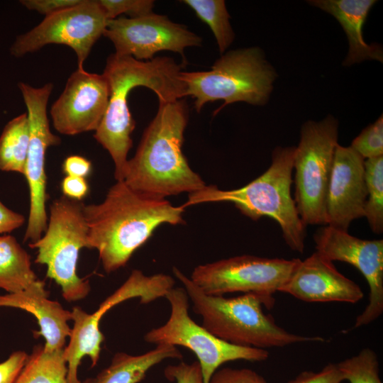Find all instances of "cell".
I'll return each mask as SVG.
<instances>
[{
    "label": "cell",
    "mask_w": 383,
    "mask_h": 383,
    "mask_svg": "<svg viewBox=\"0 0 383 383\" xmlns=\"http://www.w3.org/2000/svg\"><path fill=\"white\" fill-rule=\"evenodd\" d=\"M276 77L274 69L257 47L230 50L222 54L210 70L182 71L179 77L186 87V96L194 99L197 112L208 102L224 101L213 115L238 101L265 105Z\"/></svg>",
    "instance_id": "obj_6"
},
{
    "label": "cell",
    "mask_w": 383,
    "mask_h": 383,
    "mask_svg": "<svg viewBox=\"0 0 383 383\" xmlns=\"http://www.w3.org/2000/svg\"><path fill=\"white\" fill-rule=\"evenodd\" d=\"M91 168L89 160L77 155L67 157L62 163V171L67 176L85 178L91 173Z\"/></svg>",
    "instance_id": "obj_36"
},
{
    "label": "cell",
    "mask_w": 383,
    "mask_h": 383,
    "mask_svg": "<svg viewBox=\"0 0 383 383\" xmlns=\"http://www.w3.org/2000/svg\"><path fill=\"white\" fill-rule=\"evenodd\" d=\"M30 142L27 113L9 121L0 135V170L24 174Z\"/></svg>",
    "instance_id": "obj_23"
},
{
    "label": "cell",
    "mask_w": 383,
    "mask_h": 383,
    "mask_svg": "<svg viewBox=\"0 0 383 383\" xmlns=\"http://www.w3.org/2000/svg\"><path fill=\"white\" fill-rule=\"evenodd\" d=\"M300 260L243 255L199 265L189 278L207 294H252L271 309L273 295L288 281Z\"/></svg>",
    "instance_id": "obj_10"
},
{
    "label": "cell",
    "mask_w": 383,
    "mask_h": 383,
    "mask_svg": "<svg viewBox=\"0 0 383 383\" xmlns=\"http://www.w3.org/2000/svg\"><path fill=\"white\" fill-rule=\"evenodd\" d=\"M168 358L182 359V354L176 346L170 345H158L138 355L119 352L107 367L84 383H139L152 367Z\"/></svg>",
    "instance_id": "obj_21"
},
{
    "label": "cell",
    "mask_w": 383,
    "mask_h": 383,
    "mask_svg": "<svg viewBox=\"0 0 383 383\" xmlns=\"http://www.w3.org/2000/svg\"><path fill=\"white\" fill-rule=\"evenodd\" d=\"M184 210L116 181L103 201L84 206L89 249L98 251L107 273L114 272L127 264L158 226L184 223Z\"/></svg>",
    "instance_id": "obj_1"
},
{
    "label": "cell",
    "mask_w": 383,
    "mask_h": 383,
    "mask_svg": "<svg viewBox=\"0 0 383 383\" xmlns=\"http://www.w3.org/2000/svg\"><path fill=\"white\" fill-rule=\"evenodd\" d=\"M60 187L64 196L75 201H82L89 191L85 178L67 175L62 179Z\"/></svg>",
    "instance_id": "obj_35"
},
{
    "label": "cell",
    "mask_w": 383,
    "mask_h": 383,
    "mask_svg": "<svg viewBox=\"0 0 383 383\" xmlns=\"http://www.w3.org/2000/svg\"><path fill=\"white\" fill-rule=\"evenodd\" d=\"M209 383H267L256 372L248 368L225 367L212 375Z\"/></svg>",
    "instance_id": "obj_30"
},
{
    "label": "cell",
    "mask_w": 383,
    "mask_h": 383,
    "mask_svg": "<svg viewBox=\"0 0 383 383\" xmlns=\"http://www.w3.org/2000/svg\"><path fill=\"white\" fill-rule=\"evenodd\" d=\"M172 270L192 302L194 311L201 316V326L226 342L265 350L324 341L321 337L294 334L277 325L271 316L264 313L263 302L256 295L243 294L231 298L209 295L177 267Z\"/></svg>",
    "instance_id": "obj_5"
},
{
    "label": "cell",
    "mask_w": 383,
    "mask_h": 383,
    "mask_svg": "<svg viewBox=\"0 0 383 383\" xmlns=\"http://www.w3.org/2000/svg\"><path fill=\"white\" fill-rule=\"evenodd\" d=\"M367 201L365 217L371 230L383 231V156L365 160Z\"/></svg>",
    "instance_id": "obj_26"
},
{
    "label": "cell",
    "mask_w": 383,
    "mask_h": 383,
    "mask_svg": "<svg viewBox=\"0 0 383 383\" xmlns=\"http://www.w3.org/2000/svg\"><path fill=\"white\" fill-rule=\"evenodd\" d=\"M82 0H22L20 3L26 9L45 16L74 6Z\"/></svg>",
    "instance_id": "obj_34"
},
{
    "label": "cell",
    "mask_w": 383,
    "mask_h": 383,
    "mask_svg": "<svg viewBox=\"0 0 383 383\" xmlns=\"http://www.w3.org/2000/svg\"><path fill=\"white\" fill-rule=\"evenodd\" d=\"M28 357V355L24 351L18 350L0 362V383H14Z\"/></svg>",
    "instance_id": "obj_33"
},
{
    "label": "cell",
    "mask_w": 383,
    "mask_h": 383,
    "mask_svg": "<svg viewBox=\"0 0 383 383\" xmlns=\"http://www.w3.org/2000/svg\"><path fill=\"white\" fill-rule=\"evenodd\" d=\"M48 295L44 282L38 280L23 292L0 295V307H13L32 313L40 326V331L35 333L37 336L45 340L44 349L62 350L71 333L67 322L72 320V313L57 301L50 300Z\"/></svg>",
    "instance_id": "obj_18"
},
{
    "label": "cell",
    "mask_w": 383,
    "mask_h": 383,
    "mask_svg": "<svg viewBox=\"0 0 383 383\" xmlns=\"http://www.w3.org/2000/svg\"><path fill=\"white\" fill-rule=\"evenodd\" d=\"M103 35L112 42L115 53L140 61L150 60L157 52L167 50L181 55L185 62V48L200 46L202 43L185 26L153 12L136 18L109 20Z\"/></svg>",
    "instance_id": "obj_13"
},
{
    "label": "cell",
    "mask_w": 383,
    "mask_h": 383,
    "mask_svg": "<svg viewBox=\"0 0 383 383\" xmlns=\"http://www.w3.org/2000/svg\"><path fill=\"white\" fill-rule=\"evenodd\" d=\"M316 250L331 261L356 267L369 287L368 304L357 316L354 328L368 325L383 313V240H363L328 225L316 230Z\"/></svg>",
    "instance_id": "obj_14"
},
{
    "label": "cell",
    "mask_w": 383,
    "mask_h": 383,
    "mask_svg": "<svg viewBox=\"0 0 383 383\" xmlns=\"http://www.w3.org/2000/svg\"><path fill=\"white\" fill-rule=\"evenodd\" d=\"M18 85L30 125L29 148L23 174L29 188L30 209L23 241L33 243L43 235L48 226L45 153L49 147L58 145L60 138L51 131L47 114L53 84L47 83L37 88L24 82H18Z\"/></svg>",
    "instance_id": "obj_11"
},
{
    "label": "cell",
    "mask_w": 383,
    "mask_h": 383,
    "mask_svg": "<svg viewBox=\"0 0 383 383\" xmlns=\"http://www.w3.org/2000/svg\"><path fill=\"white\" fill-rule=\"evenodd\" d=\"M365 160L350 146L338 145L334 154L326 204V225L348 231L365 216L367 201Z\"/></svg>",
    "instance_id": "obj_16"
},
{
    "label": "cell",
    "mask_w": 383,
    "mask_h": 383,
    "mask_svg": "<svg viewBox=\"0 0 383 383\" xmlns=\"http://www.w3.org/2000/svg\"><path fill=\"white\" fill-rule=\"evenodd\" d=\"M343 381L337 363H328L319 372H303L288 383H341Z\"/></svg>",
    "instance_id": "obj_32"
},
{
    "label": "cell",
    "mask_w": 383,
    "mask_h": 383,
    "mask_svg": "<svg viewBox=\"0 0 383 383\" xmlns=\"http://www.w3.org/2000/svg\"><path fill=\"white\" fill-rule=\"evenodd\" d=\"M337 365L344 380L350 383H382L377 355L371 348H364Z\"/></svg>",
    "instance_id": "obj_27"
},
{
    "label": "cell",
    "mask_w": 383,
    "mask_h": 383,
    "mask_svg": "<svg viewBox=\"0 0 383 383\" xmlns=\"http://www.w3.org/2000/svg\"><path fill=\"white\" fill-rule=\"evenodd\" d=\"M165 377L176 383H204L200 365L197 361L191 364L181 362L170 365L164 370Z\"/></svg>",
    "instance_id": "obj_31"
},
{
    "label": "cell",
    "mask_w": 383,
    "mask_h": 383,
    "mask_svg": "<svg viewBox=\"0 0 383 383\" xmlns=\"http://www.w3.org/2000/svg\"><path fill=\"white\" fill-rule=\"evenodd\" d=\"M108 21L98 0H82L77 5L45 16L30 30L16 37L10 52L20 57L47 45H65L74 51L77 68H84V61L103 35Z\"/></svg>",
    "instance_id": "obj_12"
},
{
    "label": "cell",
    "mask_w": 383,
    "mask_h": 383,
    "mask_svg": "<svg viewBox=\"0 0 383 383\" xmlns=\"http://www.w3.org/2000/svg\"><path fill=\"white\" fill-rule=\"evenodd\" d=\"M338 123L332 116L305 122L295 147L294 201L306 226L326 225V204L338 144Z\"/></svg>",
    "instance_id": "obj_8"
},
{
    "label": "cell",
    "mask_w": 383,
    "mask_h": 383,
    "mask_svg": "<svg viewBox=\"0 0 383 383\" xmlns=\"http://www.w3.org/2000/svg\"><path fill=\"white\" fill-rule=\"evenodd\" d=\"M182 2L209 26L216 40L221 55L223 54L235 38L225 1L184 0Z\"/></svg>",
    "instance_id": "obj_25"
},
{
    "label": "cell",
    "mask_w": 383,
    "mask_h": 383,
    "mask_svg": "<svg viewBox=\"0 0 383 383\" xmlns=\"http://www.w3.org/2000/svg\"><path fill=\"white\" fill-rule=\"evenodd\" d=\"M165 297L170 305V317L162 326L147 332L144 340L156 345H179L192 351L198 359L204 383H209L213 373L227 362H260L268 358L269 353L265 349L229 343L197 324L189 316V299L184 288L173 287Z\"/></svg>",
    "instance_id": "obj_9"
},
{
    "label": "cell",
    "mask_w": 383,
    "mask_h": 383,
    "mask_svg": "<svg viewBox=\"0 0 383 383\" xmlns=\"http://www.w3.org/2000/svg\"><path fill=\"white\" fill-rule=\"evenodd\" d=\"M350 147L364 160L383 156V117L366 127L353 140Z\"/></svg>",
    "instance_id": "obj_28"
},
{
    "label": "cell",
    "mask_w": 383,
    "mask_h": 383,
    "mask_svg": "<svg viewBox=\"0 0 383 383\" xmlns=\"http://www.w3.org/2000/svg\"><path fill=\"white\" fill-rule=\"evenodd\" d=\"M108 20L126 14L136 18L152 12L154 1L151 0H98Z\"/></svg>",
    "instance_id": "obj_29"
},
{
    "label": "cell",
    "mask_w": 383,
    "mask_h": 383,
    "mask_svg": "<svg viewBox=\"0 0 383 383\" xmlns=\"http://www.w3.org/2000/svg\"><path fill=\"white\" fill-rule=\"evenodd\" d=\"M182 67L168 57L148 61L115 52L108 57L102 74L109 85V100L94 138L111 155L116 181H123L128 154L133 146L131 134L135 128L128 105L130 91L145 87L155 93L159 102L182 99L186 96L184 83L179 78Z\"/></svg>",
    "instance_id": "obj_2"
},
{
    "label": "cell",
    "mask_w": 383,
    "mask_h": 383,
    "mask_svg": "<svg viewBox=\"0 0 383 383\" xmlns=\"http://www.w3.org/2000/svg\"><path fill=\"white\" fill-rule=\"evenodd\" d=\"M295 147H277L272 162L260 177L236 189L222 190L216 185L188 194L184 208L203 203L230 202L253 221L268 216L279 225L286 244L302 253L306 235V225L301 219L291 196Z\"/></svg>",
    "instance_id": "obj_4"
},
{
    "label": "cell",
    "mask_w": 383,
    "mask_h": 383,
    "mask_svg": "<svg viewBox=\"0 0 383 383\" xmlns=\"http://www.w3.org/2000/svg\"><path fill=\"white\" fill-rule=\"evenodd\" d=\"M188 106L182 99L159 102L156 115L143 132L135 155L128 160L123 181L150 196L188 194L206 184L189 166L182 152Z\"/></svg>",
    "instance_id": "obj_3"
},
{
    "label": "cell",
    "mask_w": 383,
    "mask_h": 383,
    "mask_svg": "<svg viewBox=\"0 0 383 383\" xmlns=\"http://www.w3.org/2000/svg\"><path fill=\"white\" fill-rule=\"evenodd\" d=\"M39 279L30 256L10 235H0V289L16 294L31 288Z\"/></svg>",
    "instance_id": "obj_22"
},
{
    "label": "cell",
    "mask_w": 383,
    "mask_h": 383,
    "mask_svg": "<svg viewBox=\"0 0 383 383\" xmlns=\"http://www.w3.org/2000/svg\"><path fill=\"white\" fill-rule=\"evenodd\" d=\"M25 217L6 206L0 200V235H6L21 227Z\"/></svg>",
    "instance_id": "obj_37"
},
{
    "label": "cell",
    "mask_w": 383,
    "mask_h": 383,
    "mask_svg": "<svg viewBox=\"0 0 383 383\" xmlns=\"http://www.w3.org/2000/svg\"><path fill=\"white\" fill-rule=\"evenodd\" d=\"M70 341L63 350V356L67 365V382H81L77 377V370L81 360L88 355L91 360V367L99 360L101 345L104 335L100 331L99 323L103 315L97 310L88 313L80 307L72 308Z\"/></svg>",
    "instance_id": "obj_20"
},
{
    "label": "cell",
    "mask_w": 383,
    "mask_h": 383,
    "mask_svg": "<svg viewBox=\"0 0 383 383\" xmlns=\"http://www.w3.org/2000/svg\"><path fill=\"white\" fill-rule=\"evenodd\" d=\"M63 350H46L36 345L14 383H68Z\"/></svg>",
    "instance_id": "obj_24"
},
{
    "label": "cell",
    "mask_w": 383,
    "mask_h": 383,
    "mask_svg": "<svg viewBox=\"0 0 383 383\" xmlns=\"http://www.w3.org/2000/svg\"><path fill=\"white\" fill-rule=\"evenodd\" d=\"M308 2L332 15L343 27L349 43V50L343 65L350 66L364 60L382 62L381 46L366 43L362 36L363 25L376 1L313 0Z\"/></svg>",
    "instance_id": "obj_19"
},
{
    "label": "cell",
    "mask_w": 383,
    "mask_h": 383,
    "mask_svg": "<svg viewBox=\"0 0 383 383\" xmlns=\"http://www.w3.org/2000/svg\"><path fill=\"white\" fill-rule=\"evenodd\" d=\"M109 96V85L103 74L77 68L50 108L55 129L67 135L95 131L106 112Z\"/></svg>",
    "instance_id": "obj_15"
},
{
    "label": "cell",
    "mask_w": 383,
    "mask_h": 383,
    "mask_svg": "<svg viewBox=\"0 0 383 383\" xmlns=\"http://www.w3.org/2000/svg\"><path fill=\"white\" fill-rule=\"evenodd\" d=\"M279 292L306 302L354 304L364 295L357 284L341 274L332 261L317 251L300 260Z\"/></svg>",
    "instance_id": "obj_17"
},
{
    "label": "cell",
    "mask_w": 383,
    "mask_h": 383,
    "mask_svg": "<svg viewBox=\"0 0 383 383\" xmlns=\"http://www.w3.org/2000/svg\"><path fill=\"white\" fill-rule=\"evenodd\" d=\"M84 206L64 196L54 200L45 231L28 244L37 250L35 262L46 265L47 277L60 286L67 301L81 300L90 292L89 281L77 273L80 250L89 248Z\"/></svg>",
    "instance_id": "obj_7"
}]
</instances>
